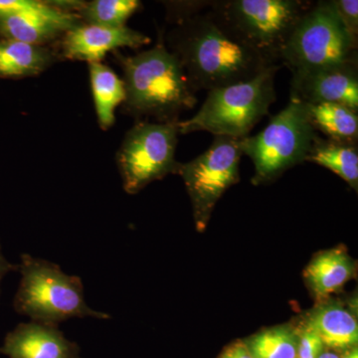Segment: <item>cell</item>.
Listing matches in <instances>:
<instances>
[{"label":"cell","instance_id":"6da1fadb","mask_svg":"<svg viewBox=\"0 0 358 358\" xmlns=\"http://www.w3.org/2000/svg\"><path fill=\"white\" fill-rule=\"evenodd\" d=\"M164 37L194 93L249 81L272 66L224 31L207 9L178 23Z\"/></svg>","mask_w":358,"mask_h":358},{"label":"cell","instance_id":"7a4b0ae2","mask_svg":"<svg viewBox=\"0 0 358 358\" xmlns=\"http://www.w3.org/2000/svg\"><path fill=\"white\" fill-rule=\"evenodd\" d=\"M164 35V30H159L157 44L136 55L112 53L124 75L126 99L122 112L138 121L145 117L160 124L178 122L181 113L197 103L196 93L178 59L167 49Z\"/></svg>","mask_w":358,"mask_h":358},{"label":"cell","instance_id":"3957f363","mask_svg":"<svg viewBox=\"0 0 358 358\" xmlns=\"http://www.w3.org/2000/svg\"><path fill=\"white\" fill-rule=\"evenodd\" d=\"M313 4L305 0H215L207 11L233 39L274 65L280 64L285 45Z\"/></svg>","mask_w":358,"mask_h":358},{"label":"cell","instance_id":"277c9868","mask_svg":"<svg viewBox=\"0 0 358 358\" xmlns=\"http://www.w3.org/2000/svg\"><path fill=\"white\" fill-rule=\"evenodd\" d=\"M281 64L268 66L249 81L210 90L199 112L178 122V133L207 131L242 140L275 102V78Z\"/></svg>","mask_w":358,"mask_h":358},{"label":"cell","instance_id":"5b68a950","mask_svg":"<svg viewBox=\"0 0 358 358\" xmlns=\"http://www.w3.org/2000/svg\"><path fill=\"white\" fill-rule=\"evenodd\" d=\"M18 271L21 280L13 308L32 322L59 326L72 317L110 319L109 313L96 312L87 305L82 280L65 274L60 266L23 254Z\"/></svg>","mask_w":358,"mask_h":358},{"label":"cell","instance_id":"8992f818","mask_svg":"<svg viewBox=\"0 0 358 358\" xmlns=\"http://www.w3.org/2000/svg\"><path fill=\"white\" fill-rule=\"evenodd\" d=\"M317 136L307 103L289 100L262 131L240 140L242 155L250 157L255 166L253 182L274 180L287 169L305 162Z\"/></svg>","mask_w":358,"mask_h":358},{"label":"cell","instance_id":"52a82bcc","mask_svg":"<svg viewBox=\"0 0 358 358\" xmlns=\"http://www.w3.org/2000/svg\"><path fill=\"white\" fill-rule=\"evenodd\" d=\"M357 60V38L331 0L313 2L299 21L280 57L292 74Z\"/></svg>","mask_w":358,"mask_h":358},{"label":"cell","instance_id":"ba28073f","mask_svg":"<svg viewBox=\"0 0 358 358\" xmlns=\"http://www.w3.org/2000/svg\"><path fill=\"white\" fill-rule=\"evenodd\" d=\"M178 122L138 121L129 129L115 157L124 192L136 194L152 181L178 173Z\"/></svg>","mask_w":358,"mask_h":358},{"label":"cell","instance_id":"9c48e42d","mask_svg":"<svg viewBox=\"0 0 358 358\" xmlns=\"http://www.w3.org/2000/svg\"><path fill=\"white\" fill-rule=\"evenodd\" d=\"M242 155L240 140L218 136L206 152L179 166L178 174L185 181L199 229L206 226L223 193L239 181Z\"/></svg>","mask_w":358,"mask_h":358},{"label":"cell","instance_id":"30bf717a","mask_svg":"<svg viewBox=\"0 0 358 358\" xmlns=\"http://www.w3.org/2000/svg\"><path fill=\"white\" fill-rule=\"evenodd\" d=\"M81 23L78 14L61 10L51 1L21 0L16 8L0 11V39L46 46Z\"/></svg>","mask_w":358,"mask_h":358},{"label":"cell","instance_id":"8fae6325","mask_svg":"<svg viewBox=\"0 0 358 358\" xmlns=\"http://www.w3.org/2000/svg\"><path fill=\"white\" fill-rule=\"evenodd\" d=\"M289 100L334 103L358 112V61L292 74Z\"/></svg>","mask_w":358,"mask_h":358},{"label":"cell","instance_id":"7c38bea8","mask_svg":"<svg viewBox=\"0 0 358 358\" xmlns=\"http://www.w3.org/2000/svg\"><path fill=\"white\" fill-rule=\"evenodd\" d=\"M152 39L131 28H109L81 23L61 38V58L88 63L102 62L108 53L120 48H140Z\"/></svg>","mask_w":358,"mask_h":358},{"label":"cell","instance_id":"4fadbf2b","mask_svg":"<svg viewBox=\"0 0 358 358\" xmlns=\"http://www.w3.org/2000/svg\"><path fill=\"white\" fill-rule=\"evenodd\" d=\"M0 353L8 358H83L81 348L58 326L22 322L6 334Z\"/></svg>","mask_w":358,"mask_h":358},{"label":"cell","instance_id":"5bb4252c","mask_svg":"<svg viewBox=\"0 0 358 358\" xmlns=\"http://www.w3.org/2000/svg\"><path fill=\"white\" fill-rule=\"evenodd\" d=\"M303 324L315 331L324 345L329 348L348 350L357 345V320L338 301L322 303L313 310Z\"/></svg>","mask_w":358,"mask_h":358},{"label":"cell","instance_id":"9a60e30c","mask_svg":"<svg viewBox=\"0 0 358 358\" xmlns=\"http://www.w3.org/2000/svg\"><path fill=\"white\" fill-rule=\"evenodd\" d=\"M59 53L47 46H38L0 39V78L22 79L35 77L57 62Z\"/></svg>","mask_w":358,"mask_h":358},{"label":"cell","instance_id":"2e32d148","mask_svg":"<svg viewBox=\"0 0 358 358\" xmlns=\"http://www.w3.org/2000/svg\"><path fill=\"white\" fill-rule=\"evenodd\" d=\"M355 273V263L345 250L336 248L322 252L313 259L305 270V278L315 298H329L343 288Z\"/></svg>","mask_w":358,"mask_h":358},{"label":"cell","instance_id":"e0dca14e","mask_svg":"<svg viewBox=\"0 0 358 358\" xmlns=\"http://www.w3.org/2000/svg\"><path fill=\"white\" fill-rule=\"evenodd\" d=\"M89 75L99 127L107 131L115 124V109L126 99L124 81L102 62L89 63Z\"/></svg>","mask_w":358,"mask_h":358},{"label":"cell","instance_id":"ac0fdd59","mask_svg":"<svg viewBox=\"0 0 358 358\" xmlns=\"http://www.w3.org/2000/svg\"><path fill=\"white\" fill-rule=\"evenodd\" d=\"M313 162L331 169L353 189L358 186L357 141H336L317 136L305 162Z\"/></svg>","mask_w":358,"mask_h":358},{"label":"cell","instance_id":"d6986e66","mask_svg":"<svg viewBox=\"0 0 358 358\" xmlns=\"http://www.w3.org/2000/svg\"><path fill=\"white\" fill-rule=\"evenodd\" d=\"M310 124L315 131L336 141H357V113L334 103H307Z\"/></svg>","mask_w":358,"mask_h":358},{"label":"cell","instance_id":"ffe728a7","mask_svg":"<svg viewBox=\"0 0 358 358\" xmlns=\"http://www.w3.org/2000/svg\"><path fill=\"white\" fill-rule=\"evenodd\" d=\"M141 6L138 0H94L84 2L77 14L85 24L122 28Z\"/></svg>","mask_w":358,"mask_h":358},{"label":"cell","instance_id":"44dd1931","mask_svg":"<svg viewBox=\"0 0 358 358\" xmlns=\"http://www.w3.org/2000/svg\"><path fill=\"white\" fill-rule=\"evenodd\" d=\"M245 343L255 358H296L298 336L289 327L266 329Z\"/></svg>","mask_w":358,"mask_h":358},{"label":"cell","instance_id":"7402d4cb","mask_svg":"<svg viewBox=\"0 0 358 358\" xmlns=\"http://www.w3.org/2000/svg\"><path fill=\"white\" fill-rule=\"evenodd\" d=\"M164 3L166 7L167 21L178 24L195 14L203 13L210 6L211 1H169Z\"/></svg>","mask_w":358,"mask_h":358},{"label":"cell","instance_id":"603a6c76","mask_svg":"<svg viewBox=\"0 0 358 358\" xmlns=\"http://www.w3.org/2000/svg\"><path fill=\"white\" fill-rule=\"evenodd\" d=\"M324 346L319 336L303 324L300 336H298L296 358H319L324 350Z\"/></svg>","mask_w":358,"mask_h":358},{"label":"cell","instance_id":"cb8c5ba5","mask_svg":"<svg viewBox=\"0 0 358 358\" xmlns=\"http://www.w3.org/2000/svg\"><path fill=\"white\" fill-rule=\"evenodd\" d=\"M331 2L348 31L352 33L355 38H358L357 0H331Z\"/></svg>","mask_w":358,"mask_h":358},{"label":"cell","instance_id":"d4e9b609","mask_svg":"<svg viewBox=\"0 0 358 358\" xmlns=\"http://www.w3.org/2000/svg\"><path fill=\"white\" fill-rule=\"evenodd\" d=\"M220 358H255L245 343H237L231 345Z\"/></svg>","mask_w":358,"mask_h":358},{"label":"cell","instance_id":"484cf974","mask_svg":"<svg viewBox=\"0 0 358 358\" xmlns=\"http://www.w3.org/2000/svg\"><path fill=\"white\" fill-rule=\"evenodd\" d=\"M14 271H18V265H14V264L9 262L3 255L2 252L1 243H0V288H1L2 280L8 273L14 272Z\"/></svg>","mask_w":358,"mask_h":358},{"label":"cell","instance_id":"4316f807","mask_svg":"<svg viewBox=\"0 0 358 358\" xmlns=\"http://www.w3.org/2000/svg\"><path fill=\"white\" fill-rule=\"evenodd\" d=\"M339 358H358V350L357 346L348 348V350L343 353V357Z\"/></svg>","mask_w":358,"mask_h":358},{"label":"cell","instance_id":"83f0119b","mask_svg":"<svg viewBox=\"0 0 358 358\" xmlns=\"http://www.w3.org/2000/svg\"><path fill=\"white\" fill-rule=\"evenodd\" d=\"M319 358H339L338 355H336V353L331 352H322L320 353V355Z\"/></svg>","mask_w":358,"mask_h":358}]
</instances>
